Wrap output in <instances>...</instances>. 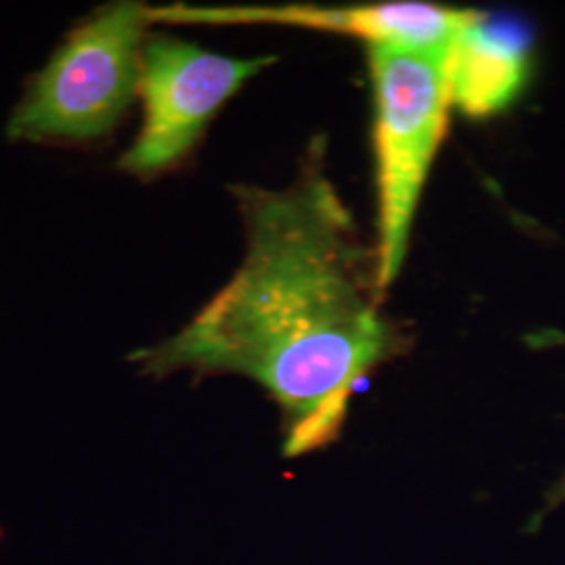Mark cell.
I'll use <instances>...</instances> for the list:
<instances>
[{
    "label": "cell",
    "mask_w": 565,
    "mask_h": 565,
    "mask_svg": "<svg viewBox=\"0 0 565 565\" xmlns=\"http://www.w3.org/2000/svg\"><path fill=\"white\" fill-rule=\"evenodd\" d=\"M446 49L369 46L377 186V282L385 296L403 270L425 181L452 109Z\"/></svg>",
    "instance_id": "7a4b0ae2"
},
{
    "label": "cell",
    "mask_w": 565,
    "mask_h": 565,
    "mask_svg": "<svg viewBox=\"0 0 565 565\" xmlns=\"http://www.w3.org/2000/svg\"><path fill=\"white\" fill-rule=\"evenodd\" d=\"M525 342L530 343V345H534V348H555V345H565V333L564 331H555V329H546V331H539V333H534V335H527ZM564 505L565 473L555 484L546 490L543 507L534 513L532 522L527 524L525 530H527V532L541 530V525L545 524L546 518H548L555 509H559V507Z\"/></svg>",
    "instance_id": "52a82bcc"
},
{
    "label": "cell",
    "mask_w": 565,
    "mask_h": 565,
    "mask_svg": "<svg viewBox=\"0 0 565 565\" xmlns=\"http://www.w3.org/2000/svg\"><path fill=\"white\" fill-rule=\"evenodd\" d=\"M273 63L275 57H226L172 34H149L142 46L141 130L118 168L137 179L177 168L224 103Z\"/></svg>",
    "instance_id": "277c9868"
},
{
    "label": "cell",
    "mask_w": 565,
    "mask_h": 565,
    "mask_svg": "<svg viewBox=\"0 0 565 565\" xmlns=\"http://www.w3.org/2000/svg\"><path fill=\"white\" fill-rule=\"evenodd\" d=\"M149 7L118 0L61 42L15 105L11 141L93 142L109 137L141 88Z\"/></svg>",
    "instance_id": "3957f363"
},
{
    "label": "cell",
    "mask_w": 565,
    "mask_h": 565,
    "mask_svg": "<svg viewBox=\"0 0 565 565\" xmlns=\"http://www.w3.org/2000/svg\"><path fill=\"white\" fill-rule=\"evenodd\" d=\"M233 195L242 266L179 333L132 361L153 377L254 380L281 411L285 457H302L338 443L356 385L411 338L382 310L375 247L324 172L323 142L289 186L237 184Z\"/></svg>",
    "instance_id": "6da1fadb"
},
{
    "label": "cell",
    "mask_w": 565,
    "mask_h": 565,
    "mask_svg": "<svg viewBox=\"0 0 565 565\" xmlns=\"http://www.w3.org/2000/svg\"><path fill=\"white\" fill-rule=\"evenodd\" d=\"M446 74L452 107L471 118L503 111L530 76V42L520 25L497 23L486 13L450 42Z\"/></svg>",
    "instance_id": "8992f818"
},
{
    "label": "cell",
    "mask_w": 565,
    "mask_h": 565,
    "mask_svg": "<svg viewBox=\"0 0 565 565\" xmlns=\"http://www.w3.org/2000/svg\"><path fill=\"white\" fill-rule=\"evenodd\" d=\"M151 23L205 25H289L361 39L369 46L440 51L484 18V11L434 2L396 0L348 7L266 4V7H149Z\"/></svg>",
    "instance_id": "5b68a950"
}]
</instances>
